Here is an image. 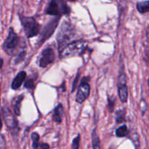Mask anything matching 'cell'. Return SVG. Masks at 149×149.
<instances>
[{"mask_svg":"<svg viewBox=\"0 0 149 149\" xmlns=\"http://www.w3.org/2000/svg\"><path fill=\"white\" fill-rule=\"evenodd\" d=\"M76 36V29L74 26L70 22L65 21L61 24L58 35H57V42L59 52L65 46L73 42L72 39Z\"/></svg>","mask_w":149,"mask_h":149,"instance_id":"obj_1","label":"cell"},{"mask_svg":"<svg viewBox=\"0 0 149 149\" xmlns=\"http://www.w3.org/2000/svg\"><path fill=\"white\" fill-rule=\"evenodd\" d=\"M88 49L87 41L79 39L71 42L60 52V58H65L68 57L81 55Z\"/></svg>","mask_w":149,"mask_h":149,"instance_id":"obj_2","label":"cell"},{"mask_svg":"<svg viewBox=\"0 0 149 149\" xmlns=\"http://www.w3.org/2000/svg\"><path fill=\"white\" fill-rule=\"evenodd\" d=\"M20 45V37L15 32L13 28L10 27L9 29L8 36L3 43L2 48L4 52L10 56H14L18 53V49Z\"/></svg>","mask_w":149,"mask_h":149,"instance_id":"obj_3","label":"cell"},{"mask_svg":"<svg viewBox=\"0 0 149 149\" xmlns=\"http://www.w3.org/2000/svg\"><path fill=\"white\" fill-rule=\"evenodd\" d=\"M45 13L51 15L61 17L64 15H69L71 9L65 0H51L46 8Z\"/></svg>","mask_w":149,"mask_h":149,"instance_id":"obj_4","label":"cell"},{"mask_svg":"<svg viewBox=\"0 0 149 149\" xmlns=\"http://www.w3.org/2000/svg\"><path fill=\"white\" fill-rule=\"evenodd\" d=\"M20 20L27 38L30 39L39 34L40 32V26L33 17L20 15Z\"/></svg>","mask_w":149,"mask_h":149,"instance_id":"obj_5","label":"cell"},{"mask_svg":"<svg viewBox=\"0 0 149 149\" xmlns=\"http://www.w3.org/2000/svg\"><path fill=\"white\" fill-rule=\"evenodd\" d=\"M1 114H2V117L6 124V126L10 129L13 135H17L19 131L18 124L10 109L7 107L3 106L1 108Z\"/></svg>","mask_w":149,"mask_h":149,"instance_id":"obj_6","label":"cell"},{"mask_svg":"<svg viewBox=\"0 0 149 149\" xmlns=\"http://www.w3.org/2000/svg\"><path fill=\"white\" fill-rule=\"evenodd\" d=\"M90 77H84L81 79V84L79 85L76 96V101L79 103H82L88 98L90 93V86L89 84Z\"/></svg>","mask_w":149,"mask_h":149,"instance_id":"obj_7","label":"cell"},{"mask_svg":"<svg viewBox=\"0 0 149 149\" xmlns=\"http://www.w3.org/2000/svg\"><path fill=\"white\" fill-rule=\"evenodd\" d=\"M60 16H55L53 19L50 20L47 24L45 26L42 31L41 32V36L39 38V44H42L45 42V40L49 39L51 35L54 33V31L56 29L58 26V23L60 20Z\"/></svg>","mask_w":149,"mask_h":149,"instance_id":"obj_8","label":"cell"},{"mask_svg":"<svg viewBox=\"0 0 149 149\" xmlns=\"http://www.w3.org/2000/svg\"><path fill=\"white\" fill-rule=\"evenodd\" d=\"M118 94L121 102L123 103H127L128 99V88L127 86L126 75L124 72V68L122 69V72L119 74L118 80Z\"/></svg>","mask_w":149,"mask_h":149,"instance_id":"obj_9","label":"cell"},{"mask_svg":"<svg viewBox=\"0 0 149 149\" xmlns=\"http://www.w3.org/2000/svg\"><path fill=\"white\" fill-rule=\"evenodd\" d=\"M55 53L52 48L47 47L42 51L39 58V65L41 68H46L55 61Z\"/></svg>","mask_w":149,"mask_h":149,"instance_id":"obj_10","label":"cell"},{"mask_svg":"<svg viewBox=\"0 0 149 149\" xmlns=\"http://www.w3.org/2000/svg\"><path fill=\"white\" fill-rule=\"evenodd\" d=\"M26 79V71H20L16 75L15 79H13L11 84V88L15 90L20 88V86L23 83V81Z\"/></svg>","mask_w":149,"mask_h":149,"instance_id":"obj_11","label":"cell"},{"mask_svg":"<svg viewBox=\"0 0 149 149\" xmlns=\"http://www.w3.org/2000/svg\"><path fill=\"white\" fill-rule=\"evenodd\" d=\"M64 116V111L63 107L62 104H58L56 107L55 108L53 111V114H52V120L58 124H61L62 122Z\"/></svg>","mask_w":149,"mask_h":149,"instance_id":"obj_12","label":"cell"},{"mask_svg":"<svg viewBox=\"0 0 149 149\" xmlns=\"http://www.w3.org/2000/svg\"><path fill=\"white\" fill-rule=\"evenodd\" d=\"M137 10L140 13H146L149 12V0L139 1L137 3Z\"/></svg>","mask_w":149,"mask_h":149,"instance_id":"obj_13","label":"cell"},{"mask_svg":"<svg viewBox=\"0 0 149 149\" xmlns=\"http://www.w3.org/2000/svg\"><path fill=\"white\" fill-rule=\"evenodd\" d=\"M24 98V95H20L17 96L16 98L14 104H13V108H14V112L15 113L16 116H20V107H21V102Z\"/></svg>","mask_w":149,"mask_h":149,"instance_id":"obj_14","label":"cell"},{"mask_svg":"<svg viewBox=\"0 0 149 149\" xmlns=\"http://www.w3.org/2000/svg\"><path fill=\"white\" fill-rule=\"evenodd\" d=\"M99 136L97 132V128H95L92 133V143L94 148H100V143Z\"/></svg>","mask_w":149,"mask_h":149,"instance_id":"obj_15","label":"cell"},{"mask_svg":"<svg viewBox=\"0 0 149 149\" xmlns=\"http://www.w3.org/2000/svg\"><path fill=\"white\" fill-rule=\"evenodd\" d=\"M125 114H126V110L125 109H119L116 112V123L119 124L122 122H125Z\"/></svg>","mask_w":149,"mask_h":149,"instance_id":"obj_16","label":"cell"},{"mask_svg":"<svg viewBox=\"0 0 149 149\" xmlns=\"http://www.w3.org/2000/svg\"><path fill=\"white\" fill-rule=\"evenodd\" d=\"M128 135V128L126 125L119 127L116 130V135L118 138H123Z\"/></svg>","mask_w":149,"mask_h":149,"instance_id":"obj_17","label":"cell"},{"mask_svg":"<svg viewBox=\"0 0 149 149\" xmlns=\"http://www.w3.org/2000/svg\"><path fill=\"white\" fill-rule=\"evenodd\" d=\"M26 49H25V48L24 49H22L21 51L17 53V57H16L14 61L15 64H18L20 63H21L22 61H24L25 58H26Z\"/></svg>","mask_w":149,"mask_h":149,"instance_id":"obj_18","label":"cell"},{"mask_svg":"<svg viewBox=\"0 0 149 149\" xmlns=\"http://www.w3.org/2000/svg\"><path fill=\"white\" fill-rule=\"evenodd\" d=\"M32 147L33 148H38L39 146V135L37 132H33L31 134Z\"/></svg>","mask_w":149,"mask_h":149,"instance_id":"obj_19","label":"cell"},{"mask_svg":"<svg viewBox=\"0 0 149 149\" xmlns=\"http://www.w3.org/2000/svg\"><path fill=\"white\" fill-rule=\"evenodd\" d=\"M34 81H36V79H35L34 78L29 77V78H27L25 80L24 87H26V88L29 89V90H33L35 87Z\"/></svg>","mask_w":149,"mask_h":149,"instance_id":"obj_20","label":"cell"},{"mask_svg":"<svg viewBox=\"0 0 149 149\" xmlns=\"http://www.w3.org/2000/svg\"><path fill=\"white\" fill-rule=\"evenodd\" d=\"M80 141H81V138H80V135H77V138H75L73 141L72 143V148L74 149H77L79 148V143Z\"/></svg>","mask_w":149,"mask_h":149,"instance_id":"obj_21","label":"cell"},{"mask_svg":"<svg viewBox=\"0 0 149 149\" xmlns=\"http://www.w3.org/2000/svg\"><path fill=\"white\" fill-rule=\"evenodd\" d=\"M115 106V98L112 100L111 97H109V111L112 112L113 111Z\"/></svg>","mask_w":149,"mask_h":149,"instance_id":"obj_22","label":"cell"},{"mask_svg":"<svg viewBox=\"0 0 149 149\" xmlns=\"http://www.w3.org/2000/svg\"><path fill=\"white\" fill-rule=\"evenodd\" d=\"M79 73H78V74H77V78L75 79V80H74V83H73V87H72V93H74V90H75V88L77 87V82H78V79L79 77Z\"/></svg>","mask_w":149,"mask_h":149,"instance_id":"obj_23","label":"cell"},{"mask_svg":"<svg viewBox=\"0 0 149 149\" xmlns=\"http://www.w3.org/2000/svg\"><path fill=\"white\" fill-rule=\"evenodd\" d=\"M39 148H49V146L48 145L47 143H42L39 144Z\"/></svg>","mask_w":149,"mask_h":149,"instance_id":"obj_24","label":"cell"},{"mask_svg":"<svg viewBox=\"0 0 149 149\" xmlns=\"http://www.w3.org/2000/svg\"><path fill=\"white\" fill-rule=\"evenodd\" d=\"M146 37H147V39H148V41L149 42V26L147 28V29H146Z\"/></svg>","mask_w":149,"mask_h":149,"instance_id":"obj_25","label":"cell"},{"mask_svg":"<svg viewBox=\"0 0 149 149\" xmlns=\"http://www.w3.org/2000/svg\"><path fill=\"white\" fill-rule=\"evenodd\" d=\"M69 1H75V0H69Z\"/></svg>","mask_w":149,"mask_h":149,"instance_id":"obj_26","label":"cell"}]
</instances>
